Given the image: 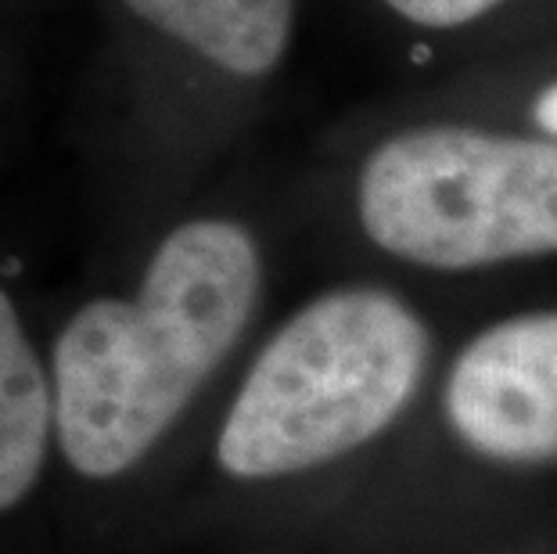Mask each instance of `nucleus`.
Returning a JSON list of instances; mask_svg holds the SVG:
<instances>
[{"mask_svg": "<svg viewBox=\"0 0 557 554\" xmlns=\"http://www.w3.org/2000/svg\"><path fill=\"white\" fill-rule=\"evenodd\" d=\"M263 285L248 227H173L129 299H94L51 353L54 440L83 479H115L156 446L242 338Z\"/></svg>", "mask_w": 557, "mask_h": 554, "instance_id": "f257e3e1", "label": "nucleus"}, {"mask_svg": "<svg viewBox=\"0 0 557 554\" xmlns=\"http://www.w3.org/2000/svg\"><path fill=\"white\" fill-rule=\"evenodd\" d=\"M429 328L385 288H335L277 328L223 418L234 479H281L357 451L418 393Z\"/></svg>", "mask_w": 557, "mask_h": 554, "instance_id": "f03ea898", "label": "nucleus"}, {"mask_svg": "<svg viewBox=\"0 0 557 554\" xmlns=\"http://www.w3.org/2000/svg\"><path fill=\"white\" fill-rule=\"evenodd\" d=\"M377 249L429 270L557 253V140L429 123L382 140L357 181Z\"/></svg>", "mask_w": 557, "mask_h": 554, "instance_id": "7ed1b4c3", "label": "nucleus"}, {"mask_svg": "<svg viewBox=\"0 0 557 554\" xmlns=\"http://www.w3.org/2000/svg\"><path fill=\"white\" fill-rule=\"evenodd\" d=\"M446 418L493 461L557 457V310L507 317L471 338L449 371Z\"/></svg>", "mask_w": 557, "mask_h": 554, "instance_id": "20e7f679", "label": "nucleus"}, {"mask_svg": "<svg viewBox=\"0 0 557 554\" xmlns=\"http://www.w3.org/2000/svg\"><path fill=\"white\" fill-rule=\"evenodd\" d=\"M145 26L227 76L259 79L284 62L299 0H123Z\"/></svg>", "mask_w": 557, "mask_h": 554, "instance_id": "39448f33", "label": "nucleus"}, {"mask_svg": "<svg viewBox=\"0 0 557 554\" xmlns=\"http://www.w3.org/2000/svg\"><path fill=\"white\" fill-rule=\"evenodd\" d=\"M54 440V385L15 303L0 288V515L37 487Z\"/></svg>", "mask_w": 557, "mask_h": 554, "instance_id": "423d86ee", "label": "nucleus"}, {"mask_svg": "<svg viewBox=\"0 0 557 554\" xmlns=\"http://www.w3.org/2000/svg\"><path fill=\"white\" fill-rule=\"evenodd\" d=\"M382 4L418 29H460L485 19L507 0H382Z\"/></svg>", "mask_w": 557, "mask_h": 554, "instance_id": "0eeeda50", "label": "nucleus"}, {"mask_svg": "<svg viewBox=\"0 0 557 554\" xmlns=\"http://www.w3.org/2000/svg\"><path fill=\"white\" fill-rule=\"evenodd\" d=\"M532 123L543 130V137L557 140V79L532 98Z\"/></svg>", "mask_w": 557, "mask_h": 554, "instance_id": "6e6552de", "label": "nucleus"}]
</instances>
